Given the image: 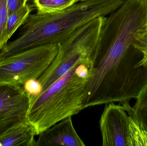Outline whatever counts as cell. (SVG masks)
Returning <instances> with one entry per match:
<instances>
[{
  "mask_svg": "<svg viewBox=\"0 0 147 146\" xmlns=\"http://www.w3.org/2000/svg\"><path fill=\"white\" fill-rule=\"evenodd\" d=\"M125 0H88L50 14H30L20 36L1 50V59L40 45L59 44L92 20L106 16Z\"/></svg>",
  "mask_w": 147,
  "mask_h": 146,
  "instance_id": "cell-1",
  "label": "cell"
},
{
  "mask_svg": "<svg viewBox=\"0 0 147 146\" xmlns=\"http://www.w3.org/2000/svg\"><path fill=\"white\" fill-rule=\"evenodd\" d=\"M92 65L90 60L76 64L39 95L28 97L27 118L36 135L82 110Z\"/></svg>",
  "mask_w": 147,
  "mask_h": 146,
  "instance_id": "cell-2",
  "label": "cell"
},
{
  "mask_svg": "<svg viewBox=\"0 0 147 146\" xmlns=\"http://www.w3.org/2000/svg\"><path fill=\"white\" fill-rule=\"evenodd\" d=\"M106 16H99L78 28L63 42L52 64L38 79L42 93L76 64L92 59Z\"/></svg>",
  "mask_w": 147,
  "mask_h": 146,
  "instance_id": "cell-3",
  "label": "cell"
},
{
  "mask_svg": "<svg viewBox=\"0 0 147 146\" xmlns=\"http://www.w3.org/2000/svg\"><path fill=\"white\" fill-rule=\"evenodd\" d=\"M58 44L40 45L0 59V85H22L38 79L56 57Z\"/></svg>",
  "mask_w": 147,
  "mask_h": 146,
  "instance_id": "cell-4",
  "label": "cell"
},
{
  "mask_svg": "<svg viewBox=\"0 0 147 146\" xmlns=\"http://www.w3.org/2000/svg\"><path fill=\"white\" fill-rule=\"evenodd\" d=\"M29 106L22 85H0V138L28 121Z\"/></svg>",
  "mask_w": 147,
  "mask_h": 146,
  "instance_id": "cell-5",
  "label": "cell"
},
{
  "mask_svg": "<svg viewBox=\"0 0 147 146\" xmlns=\"http://www.w3.org/2000/svg\"><path fill=\"white\" fill-rule=\"evenodd\" d=\"M123 106L105 104L99 120L103 146H132L129 117Z\"/></svg>",
  "mask_w": 147,
  "mask_h": 146,
  "instance_id": "cell-6",
  "label": "cell"
},
{
  "mask_svg": "<svg viewBox=\"0 0 147 146\" xmlns=\"http://www.w3.org/2000/svg\"><path fill=\"white\" fill-rule=\"evenodd\" d=\"M35 146H85L75 131L71 117L55 124L39 135Z\"/></svg>",
  "mask_w": 147,
  "mask_h": 146,
  "instance_id": "cell-7",
  "label": "cell"
},
{
  "mask_svg": "<svg viewBox=\"0 0 147 146\" xmlns=\"http://www.w3.org/2000/svg\"><path fill=\"white\" fill-rule=\"evenodd\" d=\"M35 135L33 127L27 121L0 138V146H35Z\"/></svg>",
  "mask_w": 147,
  "mask_h": 146,
  "instance_id": "cell-8",
  "label": "cell"
},
{
  "mask_svg": "<svg viewBox=\"0 0 147 146\" xmlns=\"http://www.w3.org/2000/svg\"><path fill=\"white\" fill-rule=\"evenodd\" d=\"M136 99V103L133 108L129 105V103L122 104L123 106L147 132V84L140 92Z\"/></svg>",
  "mask_w": 147,
  "mask_h": 146,
  "instance_id": "cell-9",
  "label": "cell"
},
{
  "mask_svg": "<svg viewBox=\"0 0 147 146\" xmlns=\"http://www.w3.org/2000/svg\"><path fill=\"white\" fill-rule=\"evenodd\" d=\"M32 10V7L27 3L20 9L8 15L6 27V36L8 41L16 30L24 24Z\"/></svg>",
  "mask_w": 147,
  "mask_h": 146,
  "instance_id": "cell-10",
  "label": "cell"
},
{
  "mask_svg": "<svg viewBox=\"0 0 147 146\" xmlns=\"http://www.w3.org/2000/svg\"><path fill=\"white\" fill-rule=\"evenodd\" d=\"M37 12L50 14L64 10L75 4L74 0H32Z\"/></svg>",
  "mask_w": 147,
  "mask_h": 146,
  "instance_id": "cell-11",
  "label": "cell"
},
{
  "mask_svg": "<svg viewBox=\"0 0 147 146\" xmlns=\"http://www.w3.org/2000/svg\"><path fill=\"white\" fill-rule=\"evenodd\" d=\"M129 115V133L132 146H147V132L143 129L134 117Z\"/></svg>",
  "mask_w": 147,
  "mask_h": 146,
  "instance_id": "cell-12",
  "label": "cell"
},
{
  "mask_svg": "<svg viewBox=\"0 0 147 146\" xmlns=\"http://www.w3.org/2000/svg\"><path fill=\"white\" fill-rule=\"evenodd\" d=\"M7 0H0V49L1 50L7 43L6 36V27L7 19Z\"/></svg>",
  "mask_w": 147,
  "mask_h": 146,
  "instance_id": "cell-13",
  "label": "cell"
},
{
  "mask_svg": "<svg viewBox=\"0 0 147 146\" xmlns=\"http://www.w3.org/2000/svg\"><path fill=\"white\" fill-rule=\"evenodd\" d=\"M22 87L28 97H37L42 93V86L38 79L28 80Z\"/></svg>",
  "mask_w": 147,
  "mask_h": 146,
  "instance_id": "cell-14",
  "label": "cell"
},
{
  "mask_svg": "<svg viewBox=\"0 0 147 146\" xmlns=\"http://www.w3.org/2000/svg\"><path fill=\"white\" fill-rule=\"evenodd\" d=\"M135 46L144 53L145 56L147 58V29L138 35Z\"/></svg>",
  "mask_w": 147,
  "mask_h": 146,
  "instance_id": "cell-15",
  "label": "cell"
},
{
  "mask_svg": "<svg viewBox=\"0 0 147 146\" xmlns=\"http://www.w3.org/2000/svg\"><path fill=\"white\" fill-rule=\"evenodd\" d=\"M28 0H7L8 15L19 9L27 4Z\"/></svg>",
  "mask_w": 147,
  "mask_h": 146,
  "instance_id": "cell-16",
  "label": "cell"
},
{
  "mask_svg": "<svg viewBox=\"0 0 147 146\" xmlns=\"http://www.w3.org/2000/svg\"><path fill=\"white\" fill-rule=\"evenodd\" d=\"M88 1V0H74V3L84 1Z\"/></svg>",
  "mask_w": 147,
  "mask_h": 146,
  "instance_id": "cell-17",
  "label": "cell"
},
{
  "mask_svg": "<svg viewBox=\"0 0 147 146\" xmlns=\"http://www.w3.org/2000/svg\"><path fill=\"white\" fill-rule=\"evenodd\" d=\"M1 50L0 49V59H1Z\"/></svg>",
  "mask_w": 147,
  "mask_h": 146,
  "instance_id": "cell-18",
  "label": "cell"
},
{
  "mask_svg": "<svg viewBox=\"0 0 147 146\" xmlns=\"http://www.w3.org/2000/svg\"><path fill=\"white\" fill-rule=\"evenodd\" d=\"M146 1H147V0H146Z\"/></svg>",
  "mask_w": 147,
  "mask_h": 146,
  "instance_id": "cell-19",
  "label": "cell"
}]
</instances>
